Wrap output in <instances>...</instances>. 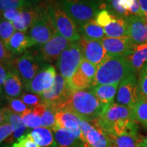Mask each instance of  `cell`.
<instances>
[{
    "label": "cell",
    "mask_w": 147,
    "mask_h": 147,
    "mask_svg": "<svg viewBox=\"0 0 147 147\" xmlns=\"http://www.w3.org/2000/svg\"><path fill=\"white\" fill-rule=\"evenodd\" d=\"M23 82L19 77L16 74L9 70L6 81L3 87V93L5 97H20L23 94Z\"/></svg>",
    "instance_id": "25"
},
{
    "label": "cell",
    "mask_w": 147,
    "mask_h": 147,
    "mask_svg": "<svg viewBox=\"0 0 147 147\" xmlns=\"http://www.w3.org/2000/svg\"><path fill=\"white\" fill-rule=\"evenodd\" d=\"M21 13V10H18V9L14 8L8 9V10L1 12V18H3L7 20V21L13 23L14 21H15L19 17Z\"/></svg>",
    "instance_id": "43"
},
{
    "label": "cell",
    "mask_w": 147,
    "mask_h": 147,
    "mask_svg": "<svg viewBox=\"0 0 147 147\" xmlns=\"http://www.w3.org/2000/svg\"><path fill=\"white\" fill-rule=\"evenodd\" d=\"M138 85L140 94L147 99V64L138 73Z\"/></svg>",
    "instance_id": "38"
},
{
    "label": "cell",
    "mask_w": 147,
    "mask_h": 147,
    "mask_svg": "<svg viewBox=\"0 0 147 147\" xmlns=\"http://www.w3.org/2000/svg\"><path fill=\"white\" fill-rule=\"evenodd\" d=\"M52 131L58 147H85L84 143L76 138L67 129L57 126Z\"/></svg>",
    "instance_id": "22"
},
{
    "label": "cell",
    "mask_w": 147,
    "mask_h": 147,
    "mask_svg": "<svg viewBox=\"0 0 147 147\" xmlns=\"http://www.w3.org/2000/svg\"><path fill=\"white\" fill-rule=\"evenodd\" d=\"M141 8L145 14V18H147V0H138Z\"/></svg>",
    "instance_id": "47"
},
{
    "label": "cell",
    "mask_w": 147,
    "mask_h": 147,
    "mask_svg": "<svg viewBox=\"0 0 147 147\" xmlns=\"http://www.w3.org/2000/svg\"><path fill=\"white\" fill-rule=\"evenodd\" d=\"M36 45L26 32H16L5 46L9 52L14 57L23 55Z\"/></svg>",
    "instance_id": "19"
},
{
    "label": "cell",
    "mask_w": 147,
    "mask_h": 147,
    "mask_svg": "<svg viewBox=\"0 0 147 147\" xmlns=\"http://www.w3.org/2000/svg\"><path fill=\"white\" fill-rule=\"evenodd\" d=\"M27 129H28V128H27L25 125L21 126V127L18 128L17 129L15 130V131L13 132V134L11 135L10 139H9V142H17L18 140L23 137V136H25V134L29 133V132H27V131H28Z\"/></svg>",
    "instance_id": "44"
},
{
    "label": "cell",
    "mask_w": 147,
    "mask_h": 147,
    "mask_svg": "<svg viewBox=\"0 0 147 147\" xmlns=\"http://www.w3.org/2000/svg\"><path fill=\"white\" fill-rule=\"evenodd\" d=\"M68 84L72 91H80L91 87L93 81L90 80L78 67L68 81Z\"/></svg>",
    "instance_id": "29"
},
{
    "label": "cell",
    "mask_w": 147,
    "mask_h": 147,
    "mask_svg": "<svg viewBox=\"0 0 147 147\" xmlns=\"http://www.w3.org/2000/svg\"><path fill=\"white\" fill-rule=\"evenodd\" d=\"M15 57L9 52L7 48L5 47L4 44L1 41L0 42V59H1V64L6 66L7 67L10 65L11 62L13 59Z\"/></svg>",
    "instance_id": "41"
},
{
    "label": "cell",
    "mask_w": 147,
    "mask_h": 147,
    "mask_svg": "<svg viewBox=\"0 0 147 147\" xmlns=\"http://www.w3.org/2000/svg\"><path fill=\"white\" fill-rule=\"evenodd\" d=\"M127 25L128 36L134 45L147 43V18L137 15L125 18Z\"/></svg>",
    "instance_id": "14"
},
{
    "label": "cell",
    "mask_w": 147,
    "mask_h": 147,
    "mask_svg": "<svg viewBox=\"0 0 147 147\" xmlns=\"http://www.w3.org/2000/svg\"><path fill=\"white\" fill-rule=\"evenodd\" d=\"M24 125L28 129H35L42 126L41 117L30 109L22 115Z\"/></svg>",
    "instance_id": "34"
},
{
    "label": "cell",
    "mask_w": 147,
    "mask_h": 147,
    "mask_svg": "<svg viewBox=\"0 0 147 147\" xmlns=\"http://www.w3.org/2000/svg\"><path fill=\"white\" fill-rule=\"evenodd\" d=\"M119 84H100L91 87L89 89L101 102L110 106L114 103Z\"/></svg>",
    "instance_id": "20"
},
{
    "label": "cell",
    "mask_w": 147,
    "mask_h": 147,
    "mask_svg": "<svg viewBox=\"0 0 147 147\" xmlns=\"http://www.w3.org/2000/svg\"><path fill=\"white\" fill-rule=\"evenodd\" d=\"M47 12L59 34L70 42L79 41L80 36L76 23L58 4L56 0H47Z\"/></svg>",
    "instance_id": "4"
},
{
    "label": "cell",
    "mask_w": 147,
    "mask_h": 147,
    "mask_svg": "<svg viewBox=\"0 0 147 147\" xmlns=\"http://www.w3.org/2000/svg\"><path fill=\"white\" fill-rule=\"evenodd\" d=\"M34 140L40 147H58L54 133L51 129L39 127L29 131Z\"/></svg>",
    "instance_id": "23"
},
{
    "label": "cell",
    "mask_w": 147,
    "mask_h": 147,
    "mask_svg": "<svg viewBox=\"0 0 147 147\" xmlns=\"http://www.w3.org/2000/svg\"><path fill=\"white\" fill-rule=\"evenodd\" d=\"M132 111L134 121L142 125L143 127L147 130V99L146 97H141Z\"/></svg>",
    "instance_id": "30"
},
{
    "label": "cell",
    "mask_w": 147,
    "mask_h": 147,
    "mask_svg": "<svg viewBox=\"0 0 147 147\" xmlns=\"http://www.w3.org/2000/svg\"><path fill=\"white\" fill-rule=\"evenodd\" d=\"M114 147H139L140 138L138 131L125 132L118 136L110 137Z\"/></svg>",
    "instance_id": "27"
},
{
    "label": "cell",
    "mask_w": 147,
    "mask_h": 147,
    "mask_svg": "<svg viewBox=\"0 0 147 147\" xmlns=\"http://www.w3.org/2000/svg\"><path fill=\"white\" fill-rule=\"evenodd\" d=\"M82 58L83 55L79 41L71 42L59 57L56 67L67 82L78 68Z\"/></svg>",
    "instance_id": "6"
},
{
    "label": "cell",
    "mask_w": 147,
    "mask_h": 147,
    "mask_svg": "<svg viewBox=\"0 0 147 147\" xmlns=\"http://www.w3.org/2000/svg\"><path fill=\"white\" fill-rule=\"evenodd\" d=\"M80 127L86 139L85 147H114L110 137L95 125L81 119Z\"/></svg>",
    "instance_id": "13"
},
{
    "label": "cell",
    "mask_w": 147,
    "mask_h": 147,
    "mask_svg": "<svg viewBox=\"0 0 147 147\" xmlns=\"http://www.w3.org/2000/svg\"><path fill=\"white\" fill-rule=\"evenodd\" d=\"M70 42L58 32H56L47 43L42 45H35L29 50L34 53L40 64H51L57 62L59 57Z\"/></svg>",
    "instance_id": "5"
},
{
    "label": "cell",
    "mask_w": 147,
    "mask_h": 147,
    "mask_svg": "<svg viewBox=\"0 0 147 147\" xmlns=\"http://www.w3.org/2000/svg\"><path fill=\"white\" fill-rule=\"evenodd\" d=\"M127 119L134 120L132 109L114 102L108 106L100 118L93 123L102 129L107 135H109L116 123Z\"/></svg>",
    "instance_id": "8"
},
{
    "label": "cell",
    "mask_w": 147,
    "mask_h": 147,
    "mask_svg": "<svg viewBox=\"0 0 147 147\" xmlns=\"http://www.w3.org/2000/svg\"><path fill=\"white\" fill-rule=\"evenodd\" d=\"M138 146L139 147H147V136L140 138L138 142Z\"/></svg>",
    "instance_id": "48"
},
{
    "label": "cell",
    "mask_w": 147,
    "mask_h": 147,
    "mask_svg": "<svg viewBox=\"0 0 147 147\" xmlns=\"http://www.w3.org/2000/svg\"><path fill=\"white\" fill-rule=\"evenodd\" d=\"M0 123L6 122L9 123L12 127L14 131L18 128L24 125L23 119L21 115H18L12 112L8 108L3 107L1 109V115H0Z\"/></svg>",
    "instance_id": "31"
},
{
    "label": "cell",
    "mask_w": 147,
    "mask_h": 147,
    "mask_svg": "<svg viewBox=\"0 0 147 147\" xmlns=\"http://www.w3.org/2000/svg\"><path fill=\"white\" fill-rule=\"evenodd\" d=\"M106 1H107L108 3H110V0H106Z\"/></svg>",
    "instance_id": "49"
},
{
    "label": "cell",
    "mask_w": 147,
    "mask_h": 147,
    "mask_svg": "<svg viewBox=\"0 0 147 147\" xmlns=\"http://www.w3.org/2000/svg\"><path fill=\"white\" fill-rule=\"evenodd\" d=\"M56 112L57 110L54 107L47 106L45 113L41 117L42 127L53 130L58 126L57 123L56 118H55Z\"/></svg>",
    "instance_id": "33"
},
{
    "label": "cell",
    "mask_w": 147,
    "mask_h": 147,
    "mask_svg": "<svg viewBox=\"0 0 147 147\" xmlns=\"http://www.w3.org/2000/svg\"><path fill=\"white\" fill-rule=\"evenodd\" d=\"M107 38L127 37V25L125 18L114 15L113 20L104 28Z\"/></svg>",
    "instance_id": "24"
},
{
    "label": "cell",
    "mask_w": 147,
    "mask_h": 147,
    "mask_svg": "<svg viewBox=\"0 0 147 147\" xmlns=\"http://www.w3.org/2000/svg\"><path fill=\"white\" fill-rule=\"evenodd\" d=\"M14 130L12 127L9 123L6 121L1 123V125H0V142L1 143L4 142L5 140L10 138Z\"/></svg>",
    "instance_id": "42"
},
{
    "label": "cell",
    "mask_w": 147,
    "mask_h": 147,
    "mask_svg": "<svg viewBox=\"0 0 147 147\" xmlns=\"http://www.w3.org/2000/svg\"><path fill=\"white\" fill-rule=\"evenodd\" d=\"M42 3V0H0V8L1 12L10 8L25 10L39 5Z\"/></svg>",
    "instance_id": "28"
},
{
    "label": "cell",
    "mask_w": 147,
    "mask_h": 147,
    "mask_svg": "<svg viewBox=\"0 0 147 147\" xmlns=\"http://www.w3.org/2000/svg\"><path fill=\"white\" fill-rule=\"evenodd\" d=\"M137 73L128 60L122 56H110L97 65V73L91 87L100 84H114Z\"/></svg>",
    "instance_id": "2"
},
{
    "label": "cell",
    "mask_w": 147,
    "mask_h": 147,
    "mask_svg": "<svg viewBox=\"0 0 147 147\" xmlns=\"http://www.w3.org/2000/svg\"><path fill=\"white\" fill-rule=\"evenodd\" d=\"M56 76L54 66L51 64H41L40 70L24 89L34 94H42L54 85Z\"/></svg>",
    "instance_id": "11"
},
{
    "label": "cell",
    "mask_w": 147,
    "mask_h": 147,
    "mask_svg": "<svg viewBox=\"0 0 147 147\" xmlns=\"http://www.w3.org/2000/svg\"><path fill=\"white\" fill-rule=\"evenodd\" d=\"M114 15L107 10H104L100 12L95 18V21L103 28L107 26L113 20Z\"/></svg>",
    "instance_id": "40"
},
{
    "label": "cell",
    "mask_w": 147,
    "mask_h": 147,
    "mask_svg": "<svg viewBox=\"0 0 147 147\" xmlns=\"http://www.w3.org/2000/svg\"><path fill=\"white\" fill-rule=\"evenodd\" d=\"M20 99L31 109H34L40 104H43L40 95L32 93H23L20 97Z\"/></svg>",
    "instance_id": "36"
},
{
    "label": "cell",
    "mask_w": 147,
    "mask_h": 147,
    "mask_svg": "<svg viewBox=\"0 0 147 147\" xmlns=\"http://www.w3.org/2000/svg\"><path fill=\"white\" fill-rule=\"evenodd\" d=\"M106 51L110 56L127 57L134 51L135 45L128 37L106 38L102 40Z\"/></svg>",
    "instance_id": "17"
},
{
    "label": "cell",
    "mask_w": 147,
    "mask_h": 147,
    "mask_svg": "<svg viewBox=\"0 0 147 147\" xmlns=\"http://www.w3.org/2000/svg\"><path fill=\"white\" fill-rule=\"evenodd\" d=\"M41 64L30 50L20 56L15 57L8 67L9 70L19 77L25 87L40 70Z\"/></svg>",
    "instance_id": "7"
},
{
    "label": "cell",
    "mask_w": 147,
    "mask_h": 147,
    "mask_svg": "<svg viewBox=\"0 0 147 147\" xmlns=\"http://www.w3.org/2000/svg\"><path fill=\"white\" fill-rule=\"evenodd\" d=\"M57 123L61 127L67 129L76 138L82 141L85 144L86 139L80 127L81 119L67 110H59L55 114Z\"/></svg>",
    "instance_id": "16"
},
{
    "label": "cell",
    "mask_w": 147,
    "mask_h": 147,
    "mask_svg": "<svg viewBox=\"0 0 147 147\" xmlns=\"http://www.w3.org/2000/svg\"><path fill=\"white\" fill-rule=\"evenodd\" d=\"M12 147H40L35 142L30 133H27L21 138L16 142L12 144Z\"/></svg>",
    "instance_id": "39"
},
{
    "label": "cell",
    "mask_w": 147,
    "mask_h": 147,
    "mask_svg": "<svg viewBox=\"0 0 147 147\" xmlns=\"http://www.w3.org/2000/svg\"><path fill=\"white\" fill-rule=\"evenodd\" d=\"M61 8L76 23L77 27L95 20L102 10H107L106 0H56Z\"/></svg>",
    "instance_id": "3"
},
{
    "label": "cell",
    "mask_w": 147,
    "mask_h": 147,
    "mask_svg": "<svg viewBox=\"0 0 147 147\" xmlns=\"http://www.w3.org/2000/svg\"><path fill=\"white\" fill-rule=\"evenodd\" d=\"M6 100L8 103V108L9 109H10L14 113L21 115V116L31 109L26 104H24L21 99L6 97Z\"/></svg>",
    "instance_id": "35"
},
{
    "label": "cell",
    "mask_w": 147,
    "mask_h": 147,
    "mask_svg": "<svg viewBox=\"0 0 147 147\" xmlns=\"http://www.w3.org/2000/svg\"><path fill=\"white\" fill-rule=\"evenodd\" d=\"M80 38L88 40L102 41L106 38L105 32L102 27L99 25L95 20H92L78 27Z\"/></svg>",
    "instance_id": "21"
},
{
    "label": "cell",
    "mask_w": 147,
    "mask_h": 147,
    "mask_svg": "<svg viewBox=\"0 0 147 147\" xmlns=\"http://www.w3.org/2000/svg\"><path fill=\"white\" fill-rule=\"evenodd\" d=\"M72 91L65 79L60 74H57L54 85L40 95L43 104L56 109L68 99Z\"/></svg>",
    "instance_id": "10"
},
{
    "label": "cell",
    "mask_w": 147,
    "mask_h": 147,
    "mask_svg": "<svg viewBox=\"0 0 147 147\" xmlns=\"http://www.w3.org/2000/svg\"><path fill=\"white\" fill-rule=\"evenodd\" d=\"M78 67L93 82L97 73V66L89 61L86 59L82 58Z\"/></svg>",
    "instance_id": "37"
},
{
    "label": "cell",
    "mask_w": 147,
    "mask_h": 147,
    "mask_svg": "<svg viewBox=\"0 0 147 147\" xmlns=\"http://www.w3.org/2000/svg\"><path fill=\"white\" fill-rule=\"evenodd\" d=\"M108 106L100 102L89 89L73 91L67 100L56 108L71 112L82 120L93 123Z\"/></svg>",
    "instance_id": "1"
},
{
    "label": "cell",
    "mask_w": 147,
    "mask_h": 147,
    "mask_svg": "<svg viewBox=\"0 0 147 147\" xmlns=\"http://www.w3.org/2000/svg\"><path fill=\"white\" fill-rule=\"evenodd\" d=\"M83 58L98 65L108 57L107 51L103 45L102 41L88 40L80 38L79 40Z\"/></svg>",
    "instance_id": "15"
},
{
    "label": "cell",
    "mask_w": 147,
    "mask_h": 147,
    "mask_svg": "<svg viewBox=\"0 0 147 147\" xmlns=\"http://www.w3.org/2000/svg\"><path fill=\"white\" fill-rule=\"evenodd\" d=\"M134 1H135V0H120V5L124 10L128 12L129 10L133 5Z\"/></svg>",
    "instance_id": "46"
},
{
    "label": "cell",
    "mask_w": 147,
    "mask_h": 147,
    "mask_svg": "<svg viewBox=\"0 0 147 147\" xmlns=\"http://www.w3.org/2000/svg\"><path fill=\"white\" fill-rule=\"evenodd\" d=\"M136 71L139 73L147 64V43L135 45L134 51L125 57Z\"/></svg>",
    "instance_id": "26"
},
{
    "label": "cell",
    "mask_w": 147,
    "mask_h": 147,
    "mask_svg": "<svg viewBox=\"0 0 147 147\" xmlns=\"http://www.w3.org/2000/svg\"><path fill=\"white\" fill-rule=\"evenodd\" d=\"M9 69L6 66L1 64L0 65V87H1V93L2 92V89L4 85L5 81H6L7 76H8V72Z\"/></svg>",
    "instance_id": "45"
},
{
    "label": "cell",
    "mask_w": 147,
    "mask_h": 147,
    "mask_svg": "<svg viewBox=\"0 0 147 147\" xmlns=\"http://www.w3.org/2000/svg\"><path fill=\"white\" fill-rule=\"evenodd\" d=\"M141 97L137 73H134L120 82L116 95V103L133 109Z\"/></svg>",
    "instance_id": "9"
},
{
    "label": "cell",
    "mask_w": 147,
    "mask_h": 147,
    "mask_svg": "<svg viewBox=\"0 0 147 147\" xmlns=\"http://www.w3.org/2000/svg\"><path fill=\"white\" fill-rule=\"evenodd\" d=\"M47 10V3L43 2L33 8L21 10L19 17L14 21L13 25L18 32H27L32 23L42 15Z\"/></svg>",
    "instance_id": "18"
},
{
    "label": "cell",
    "mask_w": 147,
    "mask_h": 147,
    "mask_svg": "<svg viewBox=\"0 0 147 147\" xmlns=\"http://www.w3.org/2000/svg\"><path fill=\"white\" fill-rule=\"evenodd\" d=\"M56 32L48 14L47 6L45 12L32 23L27 33L35 45H42L49 41Z\"/></svg>",
    "instance_id": "12"
},
{
    "label": "cell",
    "mask_w": 147,
    "mask_h": 147,
    "mask_svg": "<svg viewBox=\"0 0 147 147\" xmlns=\"http://www.w3.org/2000/svg\"><path fill=\"white\" fill-rule=\"evenodd\" d=\"M15 27L12 22L7 21L4 18H1V23H0V36H1V41L6 46L10 42L12 36L15 33Z\"/></svg>",
    "instance_id": "32"
}]
</instances>
